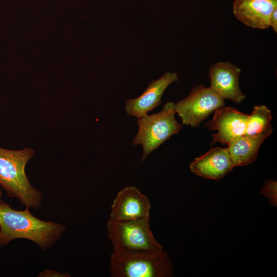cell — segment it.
<instances>
[{
    "instance_id": "6da1fadb",
    "label": "cell",
    "mask_w": 277,
    "mask_h": 277,
    "mask_svg": "<svg viewBox=\"0 0 277 277\" xmlns=\"http://www.w3.org/2000/svg\"><path fill=\"white\" fill-rule=\"evenodd\" d=\"M26 207L24 210L13 209L0 199V248L12 241L28 240L42 250L52 247L62 236L66 227L53 221H44L34 216Z\"/></svg>"
},
{
    "instance_id": "7a4b0ae2",
    "label": "cell",
    "mask_w": 277,
    "mask_h": 277,
    "mask_svg": "<svg viewBox=\"0 0 277 277\" xmlns=\"http://www.w3.org/2000/svg\"><path fill=\"white\" fill-rule=\"evenodd\" d=\"M34 154L35 151L29 147L15 150L0 147V186L10 197L37 209L42 204L43 195L31 185L25 172L27 164Z\"/></svg>"
},
{
    "instance_id": "3957f363",
    "label": "cell",
    "mask_w": 277,
    "mask_h": 277,
    "mask_svg": "<svg viewBox=\"0 0 277 277\" xmlns=\"http://www.w3.org/2000/svg\"><path fill=\"white\" fill-rule=\"evenodd\" d=\"M149 219L118 222L109 220L107 234L112 244L113 253L127 254L163 250L150 230Z\"/></svg>"
},
{
    "instance_id": "277c9868",
    "label": "cell",
    "mask_w": 277,
    "mask_h": 277,
    "mask_svg": "<svg viewBox=\"0 0 277 277\" xmlns=\"http://www.w3.org/2000/svg\"><path fill=\"white\" fill-rule=\"evenodd\" d=\"M113 277H168L173 274L171 263L163 250L156 252L117 254L110 259Z\"/></svg>"
},
{
    "instance_id": "5b68a950",
    "label": "cell",
    "mask_w": 277,
    "mask_h": 277,
    "mask_svg": "<svg viewBox=\"0 0 277 277\" xmlns=\"http://www.w3.org/2000/svg\"><path fill=\"white\" fill-rule=\"evenodd\" d=\"M174 105V103L167 102L161 111L150 115L147 114L137 121L138 129L132 143L134 145H142V162L182 128L175 118Z\"/></svg>"
},
{
    "instance_id": "8992f818",
    "label": "cell",
    "mask_w": 277,
    "mask_h": 277,
    "mask_svg": "<svg viewBox=\"0 0 277 277\" xmlns=\"http://www.w3.org/2000/svg\"><path fill=\"white\" fill-rule=\"evenodd\" d=\"M224 100L210 87L199 85L187 97L174 104V110L183 125L198 127L211 113L224 106Z\"/></svg>"
},
{
    "instance_id": "52a82bcc",
    "label": "cell",
    "mask_w": 277,
    "mask_h": 277,
    "mask_svg": "<svg viewBox=\"0 0 277 277\" xmlns=\"http://www.w3.org/2000/svg\"><path fill=\"white\" fill-rule=\"evenodd\" d=\"M249 115L231 107H221L214 111L213 118L204 124L211 130H216L213 134L212 144L221 143L228 145L232 140L244 135Z\"/></svg>"
},
{
    "instance_id": "ba28073f",
    "label": "cell",
    "mask_w": 277,
    "mask_h": 277,
    "mask_svg": "<svg viewBox=\"0 0 277 277\" xmlns=\"http://www.w3.org/2000/svg\"><path fill=\"white\" fill-rule=\"evenodd\" d=\"M150 208L146 195L135 187H126L114 199L109 220L118 222L150 218Z\"/></svg>"
},
{
    "instance_id": "9c48e42d",
    "label": "cell",
    "mask_w": 277,
    "mask_h": 277,
    "mask_svg": "<svg viewBox=\"0 0 277 277\" xmlns=\"http://www.w3.org/2000/svg\"><path fill=\"white\" fill-rule=\"evenodd\" d=\"M241 72L239 67L229 62L216 63L209 70L210 87L224 99L239 104L246 98L239 86Z\"/></svg>"
},
{
    "instance_id": "30bf717a",
    "label": "cell",
    "mask_w": 277,
    "mask_h": 277,
    "mask_svg": "<svg viewBox=\"0 0 277 277\" xmlns=\"http://www.w3.org/2000/svg\"><path fill=\"white\" fill-rule=\"evenodd\" d=\"M179 80L176 73L166 72L160 78L153 81L139 97L126 101L127 114L140 119L161 104V97L165 89L171 83Z\"/></svg>"
},
{
    "instance_id": "8fae6325",
    "label": "cell",
    "mask_w": 277,
    "mask_h": 277,
    "mask_svg": "<svg viewBox=\"0 0 277 277\" xmlns=\"http://www.w3.org/2000/svg\"><path fill=\"white\" fill-rule=\"evenodd\" d=\"M191 171L205 179L219 180L234 167L227 148H212L194 159L189 165Z\"/></svg>"
},
{
    "instance_id": "7c38bea8",
    "label": "cell",
    "mask_w": 277,
    "mask_h": 277,
    "mask_svg": "<svg viewBox=\"0 0 277 277\" xmlns=\"http://www.w3.org/2000/svg\"><path fill=\"white\" fill-rule=\"evenodd\" d=\"M277 0H234L233 14L245 25L260 29L269 27V19Z\"/></svg>"
},
{
    "instance_id": "4fadbf2b",
    "label": "cell",
    "mask_w": 277,
    "mask_h": 277,
    "mask_svg": "<svg viewBox=\"0 0 277 277\" xmlns=\"http://www.w3.org/2000/svg\"><path fill=\"white\" fill-rule=\"evenodd\" d=\"M271 134L242 135L232 140L227 148L234 167L245 166L256 159L261 144Z\"/></svg>"
},
{
    "instance_id": "5bb4252c",
    "label": "cell",
    "mask_w": 277,
    "mask_h": 277,
    "mask_svg": "<svg viewBox=\"0 0 277 277\" xmlns=\"http://www.w3.org/2000/svg\"><path fill=\"white\" fill-rule=\"evenodd\" d=\"M272 114L265 105L255 106L247 121L245 134L256 136L265 133L271 134Z\"/></svg>"
},
{
    "instance_id": "9a60e30c",
    "label": "cell",
    "mask_w": 277,
    "mask_h": 277,
    "mask_svg": "<svg viewBox=\"0 0 277 277\" xmlns=\"http://www.w3.org/2000/svg\"><path fill=\"white\" fill-rule=\"evenodd\" d=\"M261 193L267 196L273 205H276V182L267 180L265 186L261 189Z\"/></svg>"
},
{
    "instance_id": "2e32d148",
    "label": "cell",
    "mask_w": 277,
    "mask_h": 277,
    "mask_svg": "<svg viewBox=\"0 0 277 277\" xmlns=\"http://www.w3.org/2000/svg\"><path fill=\"white\" fill-rule=\"evenodd\" d=\"M39 277H67L70 276L68 273H63L54 270L47 269L39 273Z\"/></svg>"
},
{
    "instance_id": "e0dca14e",
    "label": "cell",
    "mask_w": 277,
    "mask_h": 277,
    "mask_svg": "<svg viewBox=\"0 0 277 277\" xmlns=\"http://www.w3.org/2000/svg\"><path fill=\"white\" fill-rule=\"evenodd\" d=\"M269 27L274 32H277V8L274 9L271 14L269 19Z\"/></svg>"
},
{
    "instance_id": "ac0fdd59",
    "label": "cell",
    "mask_w": 277,
    "mask_h": 277,
    "mask_svg": "<svg viewBox=\"0 0 277 277\" xmlns=\"http://www.w3.org/2000/svg\"><path fill=\"white\" fill-rule=\"evenodd\" d=\"M2 196V188L0 186V199L1 198Z\"/></svg>"
}]
</instances>
